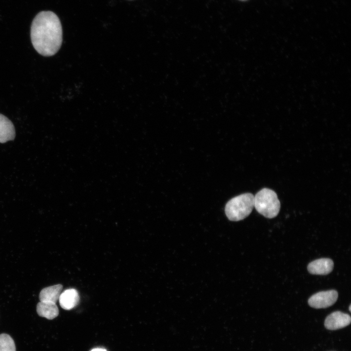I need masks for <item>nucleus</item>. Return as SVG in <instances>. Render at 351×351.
<instances>
[{
  "mask_svg": "<svg viewBox=\"0 0 351 351\" xmlns=\"http://www.w3.org/2000/svg\"><path fill=\"white\" fill-rule=\"evenodd\" d=\"M31 39L35 50L49 57L58 51L62 41L60 21L52 11H41L35 17L31 27Z\"/></svg>",
  "mask_w": 351,
  "mask_h": 351,
  "instance_id": "nucleus-1",
  "label": "nucleus"
},
{
  "mask_svg": "<svg viewBox=\"0 0 351 351\" xmlns=\"http://www.w3.org/2000/svg\"><path fill=\"white\" fill-rule=\"evenodd\" d=\"M254 207V195L249 193L235 196L226 204L225 211L231 221H237L247 217Z\"/></svg>",
  "mask_w": 351,
  "mask_h": 351,
  "instance_id": "nucleus-2",
  "label": "nucleus"
},
{
  "mask_svg": "<svg viewBox=\"0 0 351 351\" xmlns=\"http://www.w3.org/2000/svg\"><path fill=\"white\" fill-rule=\"evenodd\" d=\"M254 207L257 212L265 217L272 218L278 214L280 203L276 193L265 188L254 196Z\"/></svg>",
  "mask_w": 351,
  "mask_h": 351,
  "instance_id": "nucleus-3",
  "label": "nucleus"
},
{
  "mask_svg": "<svg viewBox=\"0 0 351 351\" xmlns=\"http://www.w3.org/2000/svg\"><path fill=\"white\" fill-rule=\"evenodd\" d=\"M338 292L332 290L318 292L308 300L309 305L314 308H326L332 305L337 300Z\"/></svg>",
  "mask_w": 351,
  "mask_h": 351,
  "instance_id": "nucleus-4",
  "label": "nucleus"
},
{
  "mask_svg": "<svg viewBox=\"0 0 351 351\" xmlns=\"http://www.w3.org/2000/svg\"><path fill=\"white\" fill-rule=\"evenodd\" d=\"M351 321V318L349 314L336 311L327 316L324 325L329 330H336L348 326Z\"/></svg>",
  "mask_w": 351,
  "mask_h": 351,
  "instance_id": "nucleus-5",
  "label": "nucleus"
},
{
  "mask_svg": "<svg viewBox=\"0 0 351 351\" xmlns=\"http://www.w3.org/2000/svg\"><path fill=\"white\" fill-rule=\"evenodd\" d=\"M333 262L330 258H322L315 260L308 266L309 272L312 274L326 275L333 270Z\"/></svg>",
  "mask_w": 351,
  "mask_h": 351,
  "instance_id": "nucleus-6",
  "label": "nucleus"
},
{
  "mask_svg": "<svg viewBox=\"0 0 351 351\" xmlns=\"http://www.w3.org/2000/svg\"><path fill=\"white\" fill-rule=\"evenodd\" d=\"M58 300L62 308L66 310H70L78 305L79 296L76 290L69 289L60 293Z\"/></svg>",
  "mask_w": 351,
  "mask_h": 351,
  "instance_id": "nucleus-7",
  "label": "nucleus"
},
{
  "mask_svg": "<svg viewBox=\"0 0 351 351\" xmlns=\"http://www.w3.org/2000/svg\"><path fill=\"white\" fill-rule=\"evenodd\" d=\"M15 130L12 122L5 116L0 114V142L5 143L13 140Z\"/></svg>",
  "mask_w": 351,
  "mask_h": 351,
  "instance_id": "nucleus-8",
  "label": "nucleus"
},
{
  "mask_svg": "<svg viewBox=\"0 0 351 351\" xmlns=\"http://www.w3.org/2000/svg\"><path fill=\"white\" fill-rule=\"evenodd\" d=\"M37 312L39 316L51 320L58 316V309L56 303L40 301L37 305Z\"/></svg>",
  "mask_w": 351,
  "mask_h": 351,
  "instance_id": "nucleus-9",
  "label": "nucleus"
},
{
  "mask_svg": "<svg viewBox=\"0 0 351 351\" xmlns=\"http://www.w3.org/2000/svg\"><path fill=\"white\" fill-rule=\"evenodd\" d=\"M62 287V285L57 284L43 289L39 294L40 301L56 303L61 293Z\"/></svg>",
  "mask_w": 351,
  "mask_h": 351,
  "instance_id": "nucleus-10",
  "label": "nucleus"
},
{
  "mask_svg": "<svg viewBox=\"0 0 351 351\" xmlns=\"http://www.w3.org/2000/svg\"><path fill=\"white\" fill-rule=\"evenodd\" d=\"M0 351H16L14 341L8 334H0Z\"/></svg>",
  "mask_w": 351,
  "mask_h": 351,
  "instance_id": "nucleus-11",
  "label": "nucleus"
},
{
  "mask_svg": "<svg viewBox=\"0 0 351 351\" xmlns=\"http://www.w3.org/2000/svg\"><path fill=\"white\" fill-rule=\"evenodd\" d=\"M90 351H107V350L103 348H96L92 349Z\"/></svg>",
  "mask_w": 351,
  "mask_h": 351,
  "instance_id": "nucleus-12",
  "label": "nucleus"
},
{
  "mask_svg": "<svg viewBox=\"0 0 351 351\" xmlns=\"http://www.w3.org/2000/svg\"><path fill=\"white\" fill-rule=\"evenodd\" d=\"M351 305H350V306H349V308L350 312L351 311Z\"/></svg>",
  "mask_w": 351,
  "mask_h": 351,
  "instance_id": "nucleus-13",
  "label": "nucleus"
},
{
  "mask_svg": "<svg viewBox=\"0 0 351 351\" xmlns=\"http://www.w3.org/2000/svg\"><path fill=\"white\" fill-rule=\"evenodd\" d=\"M242 0V1H244V0Z\"/></svg>",
  "mask_w": 351,
  "mask_h": 351,
  "instance_id": "nucleus-14",
  "label": "nucleus"
}]
</instances>
